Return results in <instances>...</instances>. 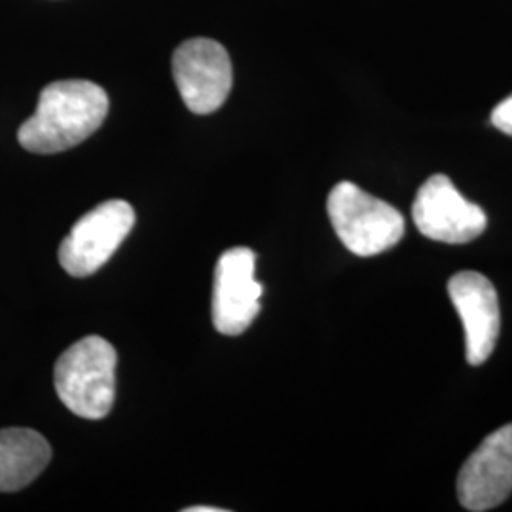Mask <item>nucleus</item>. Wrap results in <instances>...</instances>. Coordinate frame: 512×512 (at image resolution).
Returning <instances> with one entry per match:
<instances>
[{"mask_svg": "<svg viewBox=\"0 0 512 512\" xmlns=\"http://www.w3.org/2000/svg\"><path fill=\"white\" fill-rule=\"evenodd\" d=\"M492 124L505 135L512 137V95L492 110Z\"/></svg>", "mask_w": 512, "mask_h": 512, "instance_id": "obj_11", "label": "nucleus"}, {"mask_svg": "<svg viewBox=\"0 0 512 512\" xmlns=\"http://www.w3.org/2000/svg\"><path fill=\"white\" fill-rule=\"evenodd\" d=\"M109 95L90 80H59L46 86L35 114L21 124L18 141L35 154H57L76 147L103 126Z\"/></svg>", "mask_w": 512, "mask_h": 512, "instance_id": "obj_1", "label": "nucleus"}, {"mask_svg": "<svg viewBox=\"0 0 512 512\" xmlns=\"http://www.w3.org/2000/svg\"><path fill=\"white\" fill-rule=\"evenodd\" d=\"M135 211L124 200H109L80 217L59 247V262L73 277H90L109 262L128 238Z\"/></svg>", "mask_w": 512, "mask_h": 512, "instance_id": "obj_4", "label": "nucleus"}, {"mask_svg": "<svg viewBox=\"0 0 512 512\" xmlns=\"http://www.w3.org/2000/svg\"><path fill=\"white\" fill-rule=\"evenodd\" d=\"M512 494V423L499 427L480 442L463 463L458 497L463 509L492 511Z\"/></svg>", "mask_w": 512, "mask_h": 512, "instance_id": "obj_8", "label": "nucleus"}, {"mask_svg": "<svg viewBox=\"0 0 512 512\" xmlns=\"http://www.w3.org/2000/svg\"><path fill=\"white\" fill-rule=\"evenodd\" d=\"M55 391L73 414L105 418L116 395V349L101 336H86L57 359Z\"/></svg>", "mask_w": 512, "mask_h": 512, "instance_id": "obj_2", "label": "nucleus"}, {"mask_svg": "<svg viewBox=\"0 0 512 512\" xmlns=\"http://www.w3.org/2000/svg\"><path fill=\"white\" fill-rule=\"evenodd\" d=\"M184 512H224L219 507H190V509H184Z\"/></svg>", "mask_w": 512, "mask_h": 512, "instance_id": "obj_12", "label": "nucleus"}, {"mask_svg": "<svg viewBox=\"0 0 512 512\" xmlns=\"http://www.w3.org/2000/svg\"><path fill=\"white\" fill-rule=\"evenodd\" d=\"M327 211L336 236L353 255H380L404 238L401 211L349 181L332 188Z\"/></svg>", "mask_w": 512, "mask_h": 512, "instance_id": "obj_3", "label": "nucleus"}, {"mask_svg": "<svg viewBox=\"0 0 512 512\" xmlns=\"http://www.w3.org/2000/svg\"><path fill=\"white\" fill-rule=\"evenodd\" d=\"M256 255L249 247L222 253L213 285V325L220 334L239 336L260 311L262 285L255 279Z\"/></svg>", "mask_w": 512, "mask_h": 512, "instance_id": "obj_7", "label": "nucleus"}, {"mask_svg": "<svg viewBox=\"0 0 512 512\" xmlns=\"http://www.w3.org/2000/svg\"><path fill=\"white\" fill-rule=\"evenodd\" d=\"M173 78L186 109L194 114L219 110L232 90V61L211 38H190L173 54Z\"/></svg>", "mask_w": 512, "mask_h": 512, "instance_id": "obj_5", "label": "nucleus"}, {"mask_svg": "<svg viewBox=\"0 0 512 512\" xmlns=\"http://www.w3.org/2000/svg\"><path fill=\"white\" fill-rule=\"evenodd\" d=\"M50 459L52 448L37 431L0 429V492L23 490L48 467Z\"/></svg>", "mask_w": 512, "mask_h": 512, "instance_id": "obj_10", "label": "nucleus"}, {"mask_svg": "<svg viewBox=\"0 0 512 512\" xmlns=\"http://www.w3.org/2000/svg\"><path fill=\"white\" fill-rule=\"evenodd\" d=\"M448 293L465 329L469 365L486 363L501 329L499 298L492 281L478 272H459L450 279Z\"/></svg>", "mask_w": 512, "mask_h": 512, "instance_id": "obj_9", "label": "nucleus"}, {"mask_svg": "<svg viewBox=\"0 0 512 512\" xmlns=\"http://www.w3.org/2000/svg\"><path fill=\"white\" fill-rule=\"evenodd\" d=\"M412 217L425 238L448 245L471 243L488 226L486 213L465 200L446 175H433L421 184Z\"/></svg>", "mask_w": 512, "mask_h": 512, "instance_id": "obj_6", "label": "nucleus"}]
</instances>
